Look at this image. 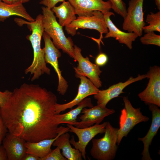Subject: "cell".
<instances>
[{
	"label": "cell",
	"instance_id": "31",
	"mask_svg": "<svg viewBox=\"0 0 160 160\" xmlns=\"http://www.w3.org/2000/svg\"><path fill=\"white\" fill-rule=\"evenodd\" d=\"M11 92L6 90L4 92L0 91V109L6 103L11 94Z\"/></svg>",
	"mask_w": 160,
	"mask_h": 160
},
{
	"label": "cell",
	"instance_id": "23",
	"mask_svg": "<svg viewBox=\"0 0 160 160\" xmlns=\"http://www.w3.org/2000/svg\"><path fill=\"white\" fill-rule=\"evenodd\" d=\"M51 9L58 18V23L63 27L69 25L77 18L74 8L68 1L62 2Z\"/></svg>",
	"mask_w": 160,
	"mask_h": 160
},
{
	"label": "cell",
	"instance_id": "6",
	"mask_svg": "<svg viewBox=\"0 0 160 160\" xmlns=\"http://www.w3.org/2000/svg\"><path fill=\"white\" fill-rule=\"evenodd\" d=\"M79 28L96 30L102 36L103 33L106 34L108 31L103 13L96 10L93 11L89 15L78 16L71 24L65 27L67 33L72 36L76 34Z\"/></svg>",
	"mask_w": 160,
	"mask_h": 160
},
{
	"label": "cell",
	"instance_id": "13",
	"mask_svg": "<svg viewBox=\"0 0 160 160\" xmlns=\"http://www.w3.org/2000/svg\"><path fill=\"white\" fill-rule=\"evenodd\" d=\"M146 78H148L147 74H138L135 78L131 76L124 82H119L111 86L105 90H100L97 94L94 95V97L97 100V105L103 108L105 107L110 100L118 97L120 94L124 93L123 90L127 86L132 83Z\"/></svg>",
	"mask_w": 160,
	"mask_h": 160
},
{
	"label": "cell",
	"instance_id": "27",
	"mask_svg": "<svg viewBox=\"0 0 160 160\" xmlns=\"http://www.w3.org/2000/svg\"><path fill=\"white\" fill-rule=\"evenodd\" d=\"M53 150L47 156L41 159L40 160H67L61 153L60 148L58 147Z\"/></svg>",
	"mask_w": 160,
	"mask_h": 160
},
{
	"label": "cell",
	"instance_id": "8",
	"mask_svg": "<svg viewBox=\"0 0 160 160\" xmlns=\"http://www.w3.org/2000/svg\"><path fill=\"white\" fill-rule=\"evenodd\" d=\"M107 122L100 124H95L94 125L85 128H79L73 125L67 124L69 128V132L75 133L78 138V141H76L73 135L70 141L75 148L81 153L82 158L86 159V148L90 141L97 135L104 133Z\"/></svg>",
	"mask_w": 160,
	"mask_h": 160
},
{
	"label": "cell",
	"instance_id": "15",
	"mask_svg": "<svg viewBox=\"0 0 160 160\" xmlns=\"http://www.w3.org/2000/svg\"><path fill=\"white\" fill-rule=\"evenodd\" d=\"M152 114L151 124L146 135L143 137H139L138 140L143 142V150L141 154L142 160H152L149 153V148L154 137L157 134L160 127V109L157 105L152 104H148Z\"/></svg>",
	"mask_w": 160,
	"mask_h": 160
},
{
	"label": "cell",
	"instance_id": "10",
	"mask_svg": "<svg viewBox=\"0 0 160 160\" xmlns=\"http://www.w3.org/2000/svg\"><path fill=\"white\" fill-rule=\"evenodd\" d=\"M74 48V59L78 63L77 66L74 68L76 74L87 77L97 88L101 87L102 82L99 76L102 71L100 67L92 63L88 57H84L81 54V49L80 48L75 45Z\"/></svg>",
	"mask_w": 160,
	"mask_h": 160
},
{
	"label": "cell",
	"instance_id": "34",
	"mask_svg": "<svg viewBox=\"0 0 160 160\" xmlns=\"http://www.w3.org/2000/svg\"><path fill=\"white\" fill-rule=\"evenodd\" d=\"M22 160H40V158L32 154L26 153Z\"/></svg>",
	"mask_w": 160,
	"mask_h": 160
},
{
	"label": "cell",
	"instance_id": "12",
	"mask_svg": "<svg viewBox=\"0 0 160 160\" xmlns=\"http://www.w3.org/2000/svg\"><path fill=\"white\" fill-rule=\"evenodd\" d=\"M75 76L80 79L78 93L75 98L71 101L66 103L55 105L56 114H58L68 108H72L74 106L87 97L94 95L99 91L90 80L86 76L82 75L76 74Z\"/></svg>",
	"mask_w": 160,
	"mask_h": 160
},
{
	"label": "cell",
	"instance_id": "35",
	"mask_svg": "<svg viewBox=\"0 0 160 160\" xmlns=\"http://www.w3.org/2000/svg\"><path fill=\"white\" fill-rule=\"evenodd\" d=\"M156 6L159 11H160V0H155Z\"/></svg>",
	"mask_w": 160,
	"mask_h": 160
},
{
	"label": "cell",
	"instance_id": "29",
	"mask_svg": "<svg viewBox=\"0 0 160 160\" xmlns=\"http://www.w3.org/2000/svg\"><path fill=\"white\" fill-rule=\"evenodd\" d=\"M8 132L7 129L3 121L0 113V146L1 145L3 140Z\"/></svg>",
	"mask_w": 160,
	"mask_h": 160
},
{
	"label": "cell",
	"instance_id": "9",
	"mask_svg": "<svg viewBox=\"0 0 160 160\" xmlns=\"http://www.w3.org/2000/svg\"><path fill=\"white\" fill-rule=\"evenodd\" d=\"M42 36L44 42L45 62L50 64L57 73L58 79L57 90L60 94L63 95L66 93L68 86L59 68L58 58L61 56V53L55 46L50 37L44 31Z\"/></svg>",
	"mask_w": 160,
	"mask_h": 160
},
{
	"label": "cell",
	"instance_id": "14",
	"mask_svg": "<svg viewBox=\"0 0 160 160\" xmlns=\"http://www.w3.org/2000/svg\"><path fill=\"white\" fill-rule=\"evenodd\" d=\"M113 109L103 108L99 105L89 108H84L81 113H83L79 118V122L77 121L72 125L79 128H85L93 125L95 124H99L106 117L114 113Z\"/></svg>",
	"mask_w": 160,
	"mask_h": 160
},
{
	"label": "cell",
	"instance_id": "20",
	"mask_svg": "<svg viewBox=\"0 0 160 160\" xmlns=\"http://www.w3.org/2000/svg\"><path fill=\"white\" fill-rule=\"evenodd\" d=\"M12 16L21 17L30 22L35 20L27 12L23 4H10L0 1V21L3 22Z\"/></svg>",
	"mask_w": 160,
	"mask_h": 160
},
{
	"label": "cell",
	"instance_id": "22",
	"mask_svg": "<svg viewBox=\"0 0 160 160\" xmlns=\"http://www.w3.org/2000/svg\"><path fill=\"white\" fill-rule=\"evenodd\" d=\"M76 108L71 110L63 114H57L55 115V121L57 124H66L72 125L77 121V116L81 113L82 109L86 107L92 108L93 106L91 99L86 98L77 105Z\"/></svg>",
	"mask_w": 160,
	"mask_h": 160
},
{
	"label": "cell",
	"instance_id": "36",
	"mask_svg": "<svg viewBox=\"0 0 160 160\" xmlns=\"http://www.w3.org/2000/svg\"><path fill=\"white\" fill-rule=\"evenodd\" d=\"M0 1H2V0H0Z\"/></svg>",
	"mask_w": 160,
	"mask_h": 160
},
{
	"label": "cell",
	"instance_id": "33",
	"mask_svg": "<svg viewBox=\"0 0 160 160\" xmlns=\"http://www.w3.org/2000/svg\"><path fill=\"white\" fill-rule=\"evenodd\" d=\"M31 0H2L4 2L8 4H22L28 2Z\"/></svg>",
	"mask_w": 160,
	"mask_h": 160
},
{
	"label": "cell",
	"instance_id": "30",
	"mask_svg": "<svg viewBox=\"0 0 160 160\" xmlns=\"http://www.w3.org/2000/svg\"><path fill=\"white\" fill-rule=\"evenodd\" d=\"M65 1V0H41L40 1L39 4L52 9L58 2Z\"/></svg>",
	"mask_w": 160,
	"mask_h": 160
},
{
	"label": "cell",
	"instance_id": "2",
	"mask_svg": "<svg viewBox=\"0 0 160 160\" xmlns=\"http://www.w3.org/2000/svg\"><path fill=\"white\" fill-rule=\"evenodd\" d=\"M14 21L20 26L26 24L31 32L26 38L31 43L33 52V58L31 65L25 70V73H30L33 75L31 79L32 81L39 79L44 73L50 75V70L47 66L45 60L44 48L41 49V38L44 31L42 15H38L35 21L32 22L19 18H15Z\"/></svg>",
	"mask_w": 160,
	"mask_h": 160
},
{
	"label": "cell",
	"instance_id": "11",
	"mask_svg": "<svg viewBox=\"0 0 160 160\" xmlns=\"http://www.w3.org/2000/svg\"><path fill=\"white\" fill-rule=\"evenodd\" d=\"M149 80L146 88L138 96L147 105L152 104L160 107V68L155 65L150 68L147 73Z\"/></svg>",
	"mask_w": 160,
	"mask_h": 160
},
{
	"label": "cell",
	"instance_id": "1",
	"mask_svg": "<svg viewBox=\"0 0 160 160\" xmlns=\"http://www.w3.org/2000/svg\"><path fill=\"white\" fill-rule=\"evenodd\" d=\"M56 96L38 84L24 83L15 89L0 113L8 132L35 143L56 137Z\"/></svg>",
	"mask_w": 160,
	"mask_h": 160
},
{
	"label": "cell",
	"instance_id": "18",
	"mask_svg": "<svg viewBox=\"0 0 160 160\" xmlns=\"http://www.w3.org/2000/svg\"><path fill=\"white\" fill-rule=\"evenodd\" d=\"M26 141L21 137L8 132L3 140V145L8 160H22L26 154Z\"/></svg>",
	"mask_w": 160,
	"mask_h": 160
},
{
	"label": "cell",
	"instance_id": "17",
	"mask_svg": "<svg viewBox=\"0 0 160 160\" xmlns=\"http://www.w3.org/2000/svg\"><path fill=\"white\" fill-rule=\"evenodd\" d=\"M74 8L76 15L78 16L92 14L94 11L102 12L110 11L111 5L108 1L103 0H67Z\"/></svg>",
	"mask_w": 160,
	"mask_h": 160
},
{
	"label": "cell",
	"instance_id": "3",
	"mask_svg": "<svg viewBox=\"0 0 160 160\" xmlns=\"http://www.w3.org/2000/svg\"><path fill=\"white\" fill-rule=\"evenodd\" d=\"M44 31L52 39L55 46L74 58V44L71 37H66L61 26L57 21L51 9L41 7Z\"/></svg>",
	"mask_w": 160,
	"mask_h": 160
},
{
	"label": "cell",
	"instance_id": "24",
	"mask_svg": "<svg viewBox=\"0 0 160 160\" xmlns=\"http://www.w3.org/2000/svg\"><path fill=\"white\" fill-rule=\"evenodd\" d=\"M146 21L148 25L145 26L143 28L145 33L155 31L160 32V11L156 13L151 12L148 14Z\"/></svg>",
	"mask_w": 160,
	"mask_h": 160
},
{
	"label": "cell",
	"instance_id": "28",
	"mask_svg": "<svg viewBox=\"0 0 160 160\" xmlns=\"http://www.w3.org/2000/svg\"><path fill=\"white\" fill-rule=\"evenodd\" d=\"M108 59V57L105 54L100 53L95 58V64L99 66H103L107 63Z\"/></svg>",
	"mask_w": 160,
	"mask_h": 160
},
{
	"label": "cell",
	"instance_id": "26",
	"mask_svg": "<svg viewBox=\"0 0 160 160\" xmlns=\"http://www.w3.org/2000/svg\"><path fill=\"white\" fill-rule=\"evenodd\" d=\"M111 5V9L124 19L127 14V8L125 3L122 0H108Z\"/></svg>",
	"mask_w": 160,
	"mask_h": 160
},
{
	"label": "cell",
	"instance_id": "21",
	"mask_svg": "<svg viewBox=\"0 0 160 160\" xmlns=\"http://www.w3.org/2000/svg\"><path fill=\"white\" fill-rule=\"evenodd\" d=\"M70 134L67 132L59 136L52 145L58 147L62 151V154L68 160H82L81 153L76 149L71 147L70 141Z\"/></svg>",
	"mask_w": 160,
	"mask_h": 160
},
{
	"label": "cell",
	"instance_id": "7",
	"mask_svg": "<svg viewBox=\"0 0 160 160\" xmlns=\"http://www.w3.org/2000/svg\"><path fill=\"white\" fill-rule=\"evenodd\" d=\"M144 0H130L128 2L127 14L124 18L122 27L125 31L133 33L138 37L143 34L145 26L144 21L143 6Z\"/></svg>",
	"mask_w": 160,
	"mask_h": 160
},
{
	"label": "cell",
	"instance_id": "25",
	"mask_svg": "<svg viewBox=\"0 0 160 160\" xmlns=\"http://www.w3.org/2000/svg\"><path fill=\"white\" fill-rule=\"evenodd\" d=\"M140 40L144 45H153L160 47V35L156 34L154 31L146 33L140 37Z\"/></svg>",
	"mask_w": 160,
	"mask_h": 160
},
{
	"label": "cell",
	"instance_id": "32",
	"mask_svg": "<svg viewBox=\"0 0 160 160\" xmlns=\"http://www.w3.org/2000/svg\"><path fill=\"white\" fill-rule=\"evenodd\" d=\"M7 156L6 151L3 145L0 146V160H7Z\"/></svg>",
	"mask_w": 160,
	"mask_h": 160
},
{
	"label": "cell",
	"instance_id": "4",
	"mask_svg": "<svg viewBox=\"0 0 160 160\" xmlns=\"http://www.w3.org/2000/svg\"><path fill=\"white\" fill-rule=\"evenodd\" d=\"M118 129L107 121L104 136L99 139H92L90 153L94 159L97 160L114 159L118 148L117 144Z\"/></svg>",
	"mask_w": 160,
	"mask_h": 160
},
{
	"label": "cell",
	"instance_id": "19",
	"mask_svg": "<svg viewBox=\"0 0 160 160\" xmlns=\"http://www.w3.org/2000/svg\"><path fill=\"white\" fill-rule=\"evenodd\" d=\"M69 130L68 127L62 126L57 135L54 138L44 139L35 143L26 142V153L34 154L39 157L40 160L52 151L51 146L55 140L61 135L68 132Z\"/></svg>",
	"mask_w": 160,
	"mask_h": 160
},
{
	"label": "cell",
	"instance_id": "16",
	"mask_svg": "<svg viewBox=\"0 0 160 160\" xmlns=\"http://www.w3.org/2000/svg\"><path fill=\"white\" fill-rule=\"evenodd\" d=\"M102 12L108 30L104 38H114L120 43L125 44L129 49H131L132 42L138 37V36L134 33L125 32L119 29L110 19L111 16L115 15L113 12L110 11Z\"/></svg>",
	"mask_w": 160,
	"mask_h": 160
},
{
	"label": "cell",
	"instance_id": "5",
	"mask_svg": "<svg viewBox=\"0 0 160 160\" xmlns=\"http://www.w3.org/2000/svg\"><path fill=\"white\" fill-rule=\"evenodd\" d=\"M123 100L124 107L121 111L119 118L118 145H119L123 138L126 137L135 126L141 122L148 121L149 120L148 117L142 114L140 108H135L133 107L127 97H123Z\"/></svg>",
	"mask_w": 160,
	"mask_h": 160
}]
</instances>
